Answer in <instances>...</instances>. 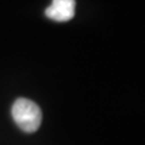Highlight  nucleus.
<instances>
[{
	"mask_svg": "<svg viewBox=\"0 0 145 145\" xmlns=\"http://www.w3.org/2000/svg\"><path fill=\"white\" fill-rule=\"evenodd\" d=\"M16 125L25 133H34L41 125L42 114L39 105L30 99L18 98L11 109Z\"/></svg>",
	"mask_w": 145,
	"mask_h": 145,
	"instance_id": "nucleus-1",
	"label": "nucleus"
},
{
	"mask_svg": "<svg viewBox=\"0 0 145 145\" xmlns=\"http://www.w3.org/2000/svg\"><path fill=\"white\" fill-rule=\"evenodd\" d=\"M45 13L56 22L70 21L75 15V0H52Z\"/></svg>",
	"mask_w": 145,
	"mask_h": 145,
	"instance_id": "nucleus-2",
	"label": "nucleus"
}]
</instances>
